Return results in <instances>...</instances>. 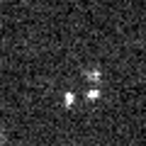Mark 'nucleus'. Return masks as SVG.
Segmentation results:
<instances>
[{
  "mask_svg": "<svg viewBox=\"0 0 146 146\" xmlns=\"http://www.w3.org/2000/svg\"><path fill=\"white\" fill-rule=\"evenodd\" d=\"M66 105H68V107L73 105V95H71V93H66Z\"/></svg>",
  "mask_w": 146,
  "mask_h": 146,
  "instance_id": "nucleus-1",
  "label": "nucleus"
}]
</instances>
